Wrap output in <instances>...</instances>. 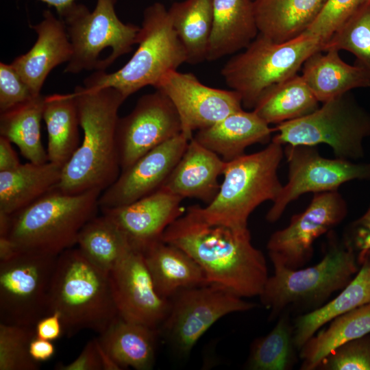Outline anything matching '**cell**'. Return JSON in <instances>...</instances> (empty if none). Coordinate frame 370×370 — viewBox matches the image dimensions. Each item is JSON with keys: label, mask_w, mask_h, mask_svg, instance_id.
Listing matches in <instances>:
<instances>
[{"label": "cell", "mask_w": 370, "mask_h": 370, "mask_svg": "<svg viewBox=\"0 0 370 370\" xmlns=\"http://www.w3.org/2000/svg\"><path fill=\"white\" fill-rule=\"evenodd\" d=\"M110 278L118 315L158 329L168 314L170 299L156 291L143 252L130 247Z\"/></svg>", "instance_id": "obj_17"}, {"label": "cell", "mask_w": 370, "mask_h": 370, "mask_svg": "<svg viewBox=\"0 0 370 370\" xmlns=\"http://www.w3.org/2000/svg\"><path fill=\"white\" fill-rule=\"evenodd\" d=\"M249 230L238 231L210 223L194 205L165 230L164 242L188 254L204 271L210 283L244 297L258 296L269 278L263 253L251 241Z\"/></svg>", "instance_id": "obj_1"}, {"label": "cell", "mask_w": 370, "mask_h": 370, "mask_svg": "<svg viewBox=\"0 0 370 370\" xmlns=\"http://www.w3.org/2000/svg\"><path fill=\"white\" fill-rule=\"evenodd\" d=\"M29 354L32 358L40 362L50 359L55 353V347L51 341L35 336L29 344Z\"/></svg>", "instance_id": "obj_46"}, {"label": "cell", "mask_w": 370, "mask_h": 370, "mask_svg": "<svg viewBox=\"0 0 370 370\" xmlns=\"http://www.w3.org/2000/svg\"><path fill=\"white\" fill-rule=\"evenodd\" d=\"M369 0H328L324 8L304 32L319 38L324 45L349 17Z\"/></svg>", "instance_id": "obj_40"}, {"label": "cell", "mask_w": 370, "mask_h": 370, "mask_svg": "<svg viewBox=\"0 0 370 370\" xmlns=\"http://www.w3.org/2000/svg\"><path fill=\"white\" fill-rule=\"evenodd\" d=\"M102 191L78 194L55 188L10 215L5 236L17 251H33L58 256L77 244L82 227L96 216Z\"/></svg>", "instance_id": "obj_5"}, {"label": "cell", "mask_w": 370, "mask_h": 370, "mask_svg": "<svg viewBox=\"0 0 370 370\" xmlns=\"http://www.w3.org/2000/svg\"><path fill=\"white\" fill-rule=\"evenodd\" d=\"M62 167L47 162H29L17 168L0 171V212L13 214L55 189Z\"/></svg>", "instance_id": "obj_28"}, {"label": "cell", "mask_w": 370, "mask_h": 370, "mask_svg": "<svg viewBox=\"0 0 370 370\" xmlns=\"http://www.w3.org/2000/svg\"><path fill=\"white\" fill-rule=\"evenodd\" d=\"M116 0H97L92 12L75 3L60 16L65 24L73 53L64 72L77 74L83 71H101L100 53L110 48L101 62L105 71L116 59L128 53L137 43L140 27L124 23L115 11Z\"/></svg>", "instance_id": "obj_10"}, {"label": "cell", "mask_w": 370, "mask_h": 370, "mask_svg": "<svg viewBox=\"0 0 370 370\" xmlns=\"http://www.w3.org/2000/svg\"><path fill=\"white\" fill-rule=\"evenodd\" d=\"M273 132L255 112L243 109L197 131L193 138L224 161L230 162L245 155L250 145L269 143Z\"/></svg>", "instance_id": "obj_22"}, {"label": "cell", "mask_w": 370, "mask_h": 370, "mask_svg": "<svg viewBox=\"0 0 370 370\" xmlns=\"http://www.w3.org/2000/svg\"><path fill=\"white\" fill-rule=\"evenodd\" d=\"M182 198L160 188L129 204L101 209L125 235L130 245L142 252L162 239L165 230L185 212Z\"/></svg>", "instance_id": "obj_19"}, {"label": "cell", "mask_w": 370, "mask_h": 370, "mask_svg": "<svg viewBox=\"0 0 370 370\" xmlns=\"http://www.w3.org/2000/svg\"><path fill=\"white\" fill-rule=\"evenodd\" d=\"M323 47L319 38L304 34L283 42L258 34L226 62L221 75L240 95L243 107L253 110L266 90L297 75L307 58Z\"/></svg>", "instance_id": "obj_8"}, {"label": "cell", "mask_w": 370, "mask_h": 370, "mask_svg": "<svg viewBox=\"0 0 370 370\" xmlns=\"http://www.w3.org/2000/svg\"><path fill=\"white\" fill-rule=\"evenodd\" d=\"M136 44V51L123 67L110 73L95 71L85 79L84 86L113 88L127 99L145 86L155 87L166 73L187 62L185 48L161 3L145 8Z\"/></svg>", "instance_id": "obj_7"}, {"label": "cell", "mask_w": 370, "mask_h": 370, "mask_svg": "<svg viewBox=\"0 0 370 370\" xmlns=\"http://www.w3.org/2000/svg\"><path fill=\"white\" fill-rule=\"evenodd\" d=\"M259 34L254 0H212V25L207 60L245 49Z\"/></svg>", "instance_id": "obj_23"}, {"label": "cell", "mask_w": 370, "mask_h": 370, "mask_svg": "<svg viewBox=\"0 0 370 370\" xmlns=\"http://www.w3.org/2000/svg\"><path fill=\"white\" fill-rule=\"evenodd\" d=\"M158 334V329L118 315L97 338L121 369L149 370L155 362Z\"/></svg>", "instance_id": "obj_27"}, {"label": "cell", "mask_w": 370, "mask_h": 370, "mask_svg": "<svg viewBox=\"0 0 370 370\" xmlns=\"http://www.w3.org/2000/svg\"><path fill=\"white\" fill-rule=\"evenodd\" d=\"M73 93L83 140L63 166L61 180L56 188L67 194L93 189L103 192L121 172L116 127L119 110L126 99L110 87L77 86Z\"/></svg>", "instance_id": "obj_2"}, {"label": "cell", "mask_w": 370, "mask_h": 370, "mask_svg": "<svg viewBox=\"0 0 370 370\" xmlns=\"http://www.w3.org/2000/svg\"><path fill=\"white\" fill-rule=\"evenodd\" d=\"M58 256L18 251L0 261V323L35 327L49 314V292Z\"/></svg>", "instance_id": "obj_11"}, {"label": "cell", "mask_w": 370, "mask_h": 370, "mask_svg": "<svg viewBox=\"0 0 370 370\" xmlns=\"http://www.w3.org/2000/svg\"><path fill=\"white\" fill-rule=\"evenodd\" d=\"M76 245L87 258L109 273L131 247L116 223L103 213L82 227Z\"/></svg>", "instance_id": "obj_35"}, {"label": "cell", "mask_w": 370, "mask_h": 370, "mask_svg": "<svg viewBox=\"0 0 370 370\" xmlns=\"http://www.w3.org/2000/svg\"><path fill=\"white\" fill-rule=\"evenodd\" d=\"M154 88L173 104L180 119L182 134L189 140L195 131L243 110L237 92L208 86L190 73L171 71Z\"/></svg>", "instance_id": "obj_16"}, {"label": "cell", "mask_w": 370, "mask_h": 370, "mask_svg": "<svg viewBox=\"0 0 370 370\" xmlns=\"http://www.w3.org/2000/svg\"><path fill=\"white\" fill-rule=\"evenodd\" d=\"M34 96L12 64L0 62V113L29 101Z\"/></svg>", "instance_id": "obj_41"}, {"label": "cell", "mask_w": 370, "mask_h": 370, "mask_svg": "<svg viewBox=\"0 0 370 370\" xmlns=\"http://www.w3.org/2000/svg\"><path fill=\"white\" fill-rule=\"evenodd\" d=\"M173 26L187 53V63L207 60L212 25V0L174 2L168 10Z\"/></svg>", "instance_id": "obj_34"}, {"label": "cell", "mask_w": 370, "mask_h": 370, "mask_svg": "<svg viewBox=\"0 0 370 370\" xmlns=\"http://www.w3.org/2000/svg\"><path fill=\"white\" fill-rule=\"evenodd\" d=\"M323 258L305 269L288 268L272 262L274 273L269 276L259 295L270 310L273 320L285 312H308L323 305L336 292L343 290L359 270L357 254L333 232Z\"/></svg>", "instance_id": "obj_3"}, {"label": "cell", "mask_w": 370, "mask_h": 370, "mask_svg": "<svg viewBox=\"0 0 370 370\" xmlns=\"http://www.w3.org/2000/svg\"><path fill=\"white\" fill-rule=\"evenodd\" d=\"M181 133L179 114L166 95L156 90L143 95L132 111L118 120L116 143L121 171Z\"/></svg>", "instance_id": "obj_15"}, {"label": "cell", "mask_w": 370, "mask_h": 370, "mask_svg": "<svg viewBox=\"0 0 370 370\" xmlns=\"http://www.w3.org/2000/svg\"><path fill=\"white\" fill-rule=\"evenodd\" d=\"M49 308L60 314L68 336L82 330L101 334L118 316L110 273L78 247L64 251L57 258Z\"/></svg>", "instance_id": "obj_4"}, {"label": "cell", "mask_w": 370, "mask_h": 370, "mask_svg": "<svg viewBox=\"0 0 370 370\" xmlns=\"http://www.w3.org/2000/svg\"><path fill=\"white\" fill-rule=\"evenodd\" d=\"M36 336L48 340L58 339L63 334L60 315L53 312L40 319L35 325Z\"/></svg>", "instance_id": "obj_44"}, {"label": "cell", "mask_w": 370, "mask_h": 370, "mask_svg": "<svg viewBox=\"0 0 370 370\" xmlns=\"http://www.w3.org/2000/svg\"><path fill=\"white\" fill-rule=\"evenodd\" d=\"M169 299L168 314L158 332L182 356L188 355L201 336L219 319L256 306L212 283L182 289Z\"/></svg>", "instance_id": "obj_12"}, {"label": "cell", "mask_w": 370, "mask_h": 370, "mask_svg": "<svg viewBox=\"0 0 370 370\" xmlns=\"http://www.w3.org/2000/svg\"><path fill=\"white\" fill-rule=\"evenodd\" d=\"M42 119L48 134V160L63 168L80 145L78 110L73 93L45 96Z\"/></svg>", "instance_id": "obj_30"}, {"label": "cell", "mask_w": 370, "mask_h": 370, "mask_svg": "<svg viewBox=\"0 0 370 370\" xmlns=\"http://www.w3.org/2000/svg\"><path fill=\"white\" fill-rule=\"evenodd\" d=\"M35 336V327L0 323V370L39 369L29 350Z\"/></svg>", "instance_id": "obj_38"}, {"label": "cell", "mask_w": 370, "mask_h": 370, "mask_svg": "<svg viewBox=\"0 0 370 370\" xmlns=\"http://www.w3.org/2000/svg\"><path fill=\"white\" fill-rule=\"evenodd\" d=\"M226 164L219 156L193 137L161 188L183 199L195 198L208 204L219 190V177Z\"/></svg>", "instance_id": "obj_21"}, {"label": "cell", "mask_w": 370, "mask_h": 370, "mask_svg": "<svg viewBox=\"0 0 370 370\" xmlns=\"http://www.w3.org/2000/svg\"><path fill=\"white\" fill-rule=\"evenodd\" d=\"M95 341L103 370H121V367L103 348L97 338H95Z\"/></svg>", "instance_id": "obj_47"}, {"label": "cell", "mask_w": 370, "mask_h": 370, "mask_svg": "<svg viewBox=\"0 0 370 370\" xmlns=\"http://www.w3.org/2000/svg\"><path fill=\"white\" fill-rule=\"evenodd\" d=\"M290 313L285 312L272 330L256 339L251 346L245 368L251 370H289L297 361Z\"/></svg>", "instance_id": "obj_36"}, {"label": "cell", "mask_w": 370, "mask_h": 370, "mask_svg": "<svg viewBox=\"0 0 370 370\" xmlns=\"http://www.w3.org/2000/svg\"><path fill=\"white\" fill-rule=\"evenodd\" d=\"M42 16L39 23L29 25L38 35L34 45L11 62L34 96L41 94L49 73L56 66L68 62L73 53L63 21L49 10L43 12Z\"/></svg>", "instance_id": "obj_20"}, {"label": "cell", "mask_w": 370, "mask_h": 370, "mask_svg": "<svg viewBox=\"0 0 370 370\" xmlns=\"http://www.w3.org/2000/svg\"><path fill=\"white\" fill-rule=\"evenodd\" d=\"M335 49L354 54L370 75V0L349 17L325 43L323 51Z\"/></svg>", "instance_id": "obj_37"}, {"label": "cell", "mask_w": 370, "mask_h": 370, "mask_svg": "<svg viewBox=\"0 0 370 370\" xmlns=\"http://www.w3.org/2000/svg\"><path fill=\"white\" fill-rule=\"evenodd\" d=\"M368 303H370V253L363 260L358 273L338 296L295 318L293 323V338L297 350L332 319Z\"/></svg>", "instance_id": "obj_29"}, {"label": "cell", "mask_w": 370, "mask_h": 370, "mask_svg": "<svg viewBox=\"0 0 370 370\" xmlns=\"http://www.w3.org/2000/svg\"><path fill=\"white\" fill-rule=\"evenodd\" d=\"M319 102L350 92L352 89L370 86V75L360 65L344 62L339 51H319L304 62L301 75Z\"/></svg>", "instance_id": "obj_24"}, {"label": "cell", "mask_w": 370, "mask_h": 370, "mask_svg": "<svg viewBox=\"0 0 370 370\" xmlns=\"http://www.w3.org/2000/svg\"><path fill=\"white\" fill-rule=\"evenodd\" d=\"M319 103L302 76L297 74L266 90L253 111L269 125H278L310 114Z\"/></svg>", "instance_id": "obj_32"}, {"label": "cell", "mask_w": 370, "mask_h": 370, "mask_svg": "<svg viewBox=\"0 0 370 370\" xmlns=\"http://www.w3.org/2000/svg\"><path fill=\"white\" fill-rule=\"evenodd\" d=\"M288 166V181L266 215L270 223L279 220L289 204L308 193L338 190L352 180H370V162H356L320 155L315 146L284 148Z\"/></svg>", "instance_id": "obj_13"}, {"label": "cell", "mask_w": 370, "mask_h": 370, "mask_svg": "<svg viewBox=\"0 0 370 370\" xmlns=\"http://www.w3.org/2000/svg\"><path fill=\"white\" fill-rule=\"evenodd\" d=\"M347 214V202L338 190L314 193L304 211L293 216L286 227L270 236L267 248L271 262L301 268L312 257L314 241L339 225Z\"/></svg>", "instance_id": "obj_14"}, {"label": "cell", "mask_w": 370, "mask_h": 370, "mask_svg": "<svg viewBox=\"0 0 370 370\" xmlns=\"http://www.w3.org/2000/svg\"><path fill=\"white\" fill-rule=\"evenodd\" d=\"M343 239L354 249L361 264L370 253V206L360 217L350 224Z\"/></svg>", "instance_id": "obj_42"}, {"label": "cell", "mask_w": 370, "mask_h": 370, "mask_svg": "<svg viewBox=\"0 0 370 370\" xmlns=\"http://www.w3.org/2000/svg\"><path fill=\"white\" fill-rule=\"evenodd\" d=\"M42 2L53 6L59 15L75 3V0H40Z\"/></svg>", "instance_id": "obj_48"}, {"label": "cell", "mask_w": 370, "mask_h": 370, "mask_svg": "<svg viewBox=\"0 0 370 370\" xmlns=\"http://www.w3.org/2000/svg\"><path fill=\"white\" fill-rule=\"evenodd\" d=\"M320 370H370V333L348 341L319 362Z\"/></svg>", "instance_id": "obj_39"}, {"label": "cell", "mask_w": 370, "mask_h": 370, "mask_svg": "<svg viewBox=\"0 0 370 370\" xmlns=\"http://www.w3.org/2000/svg\"><path fill=\"white\" fill-rule=\"evenodd\" d=\"M328 0H254L259 34L276 42H286L313 23Z\"/></svg>", "instance_id": "obj_26"}, {"label": "cell", "mask_w": 370, "mask_h": 370, "mask_svg": "<svg viewBox=\"0 0 370 370\" xmlns=\"http://www.w3.org/2000/svg\"><path fill=\"white\" fill-rule=\"evenodd\" d=\"M319 330L299 349L301 370H314L328 354L343 344L370 333V303L347 312Z\"/></svg>", "instance_id": "obj_31"}, {"label": "cell", "mask_w": 370, "mask_h": 370, "mask_svg": "<svg viewBox=\"0 0 370 370\" xmlns=\"http://www.w3.org/2000/svg\"><path fill=\"white\" fill-rule=\"evenodd\" d=\"M145 264L158 293L169 299L180 291L209 284L201 267L185 251L158 241L143 251Z\"/></svg>", "instance_id": "obj_25"}, {"label": "cell", "mask_w": 370, "mask_h": 370, "mask_svg": "<svg viewBox=\"0 0 370 370\" xmlns=\"http://www.w3.org/2000/svg\"><path fill=\"white\" fill-rule=\"evenodd\" d=\"M11 143L6 138L0 136V171H11L21 164Z\"/></svg>", "instance_id": "obj_45"}, {"label": "cell", "mask_w": 370, "mask_h": 370, "mask_svg": "<svg viewBox=\"0 0 370 370\" xmlns=\"http://www.w3.org/2000/svg\"><path fill=\"white\" fill-rule=\"evenodd\" d=\"M45 97L40 94L0 113V136L14 143L23 156L35 164L49 162L40 133Z\"/></svg>", "instance_id": "obj_33"}, {"label": "cell", "mask_w": 370, "mask_h": 370, "mask_svg": "<svg viewBox=\"0 0 370 370\" xmlns=\"http://www.w3.org/2000/svg\"><path fill=\"white\" fill-rule=\"evenodd\" d=\"M273 142L290 145H329L337 158L356 161L365 156L370 137V112L350 92L323 103L314 112L280 123Z\"/></svg>", "instance_id": "obj_9"}, {"label": "cell", "mask_w": 370, "mask_h": 370, "mask_svg": "<svg viewBox=\"0 0 370 370\" xmlns=\"http://www.w3.org/2000/svg\"><path fill=\"white\" fill-rule=\"evenodd\" d=\"M58 370H103L95 338L89 341L79 355L69 364L58 363Z\"/></svg>", "instance_id": "obj_43"}, {"label": "cell", "mask_w": 370, "mask_h": 370, "mask_svg": "<svg viewBox=\"0 0 370 370\" xmlns=\"http://www.w3.org/2000/svg\"><path fill=\"white\" fill-rule=\"evenodd\" d=\"M189 140L182 133L159 145L122 171L99 199L101 209L132 203L161 188L185 151Z\"/></svg>", "instance_id": "obj_18"}, {"label": "cell", "mask_w": 370, "mask_h": 370, "mask_svg": "<svg viewBox=\"0 0 370 370\" xmlns=\"http://www.w3.org/2000/svg\"><path fill=\"white\" fill-rule=\"evenodd\" d=\"M282 146L271 141L261 151L227 162L213 201L205 207L194 205L198 214L210 223L248 230L253 211L268 200L275 201L283 187L278 175L284 156Z\"/></svg>", "instance_id": "obj_6"}]
</instances>
